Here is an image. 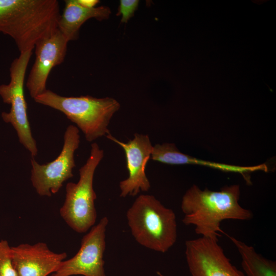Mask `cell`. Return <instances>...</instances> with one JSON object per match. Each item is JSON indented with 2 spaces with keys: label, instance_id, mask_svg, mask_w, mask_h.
I'll return each instance as SVG.
<instances>
[{
  "label": "cell",
  "instance_id": "6da1fadb",
  "mask_svg": "<svg viewBox=\"0 0 276 276\" xmlns=\"http://www.w3.org/2000/svg\"><path fill=\"white\" fill-rule=\"evenodd\" d=\"M240 195L237 185L225 186L217 191L201 190L194 185L182 198V221L194 226L195 233L201 237L218 238L222 221L249 220L253 217L251 211L240 205Z\"/></svg>",
  "mask_w": 276,
  "mask_h": 276
},
{
  "label": "cell",
  "instance_id": "7a4b0ae2",
  "mask_svg": "<svg viewBox=\"0 0 276 276\" xmlns=\"http://www.w3.org/2000/svg\"><path fill=\"white\" fill-rule=\"evenodd\" d=\"M57 0H0V33L11 37L20 53L33 50L58 29Z\"/></svg>",
  "mask_w": 276,
  "mask_h": 276
},
{
  "label": "cell",
  "instance_id": "3957f363",
  "mask_svg": "<svg viewBox=\"0 0 276 276\" xmlns=\"http://www.w3.org/2000/svg\"><path fill=\"white\" fill-rule=\"evenodd\" d=\"M126 217L133 237L145 247L165 253L176 241L175 214L153 195H139L127 210Z\"/></svg>",
  "mask_w": 276,
  "mask_h": 276
},
{
  "label": "cell",
  "instance_id": "277c9868",
  "mask_svg": "<svg viewBox=\"0 0 276 276\" xmlns=\"http://www.w3.org/2000/svg\"><path fill=\"white\" fill-rule=\"evenodd\" d=\"M34 100L64 113L82 131L88 142L110 133L108 126L110 120L120 108L119 102L112 98L65 97L48 89Z\"/></svg>",
  "mask_w": 276,
  "mask_h": 276
},
{
  "label": "cell",
  "instance_id": "5b68a950",
  "mask_svg": "<svg viewBox=\"0 0 276 276\" xmlns=\"http://www.w3.org/2000/svg\"><path fill=\"white\" fill-rule=\"evenodd\" d=\"M104 156V151L94 143L89 156L79 170L77 182H70L65 187V198L59 210L60 216L73 230L78 233H86L97 219L95 201L97 195L93 188L95 172Z\"/></svg>",
  "mask_w": 276,
  "mask_h": 276
},
{
  "label": "cell",
  "instance_id": "8992f818",
  "mask_svg": "<svg viewBox=\"0 0 276 276\" xmlns=\"http://www.w3.org/2000/svg\"><path fill=\"white\" fill-rule=\"evenodd\" d=\"M32 55V50H28L13 60L10 67V81L0 85V96L5 103L11 106L9 112H2V119L11 124L19 142L34 157L38 149L31 130L24 90L26 70Z\"/></svg>",
  "mask_w": 276,
  "mask_h": 276
},
{
  "label": "cell",
  "instance_id": "52a82bcc",
  "mask_svg": "<svg viewBox=\"0 0 276 276\" xmlns=\"http://www.w3.org/2000/svg\"><path fill=\"white\" fill-rule=\"evenodd\" d=\"M63 137L61 151L54 160L40 165L33 157L31 159V181L39 196L51 197L56 194L63 183L74 176L73 169L76 167L74 153L80 144L79 129L69 125Z\"/></svg>",
  "mask_w": 276,
  "mask_h": 276
},
{
  "label": "cell",
  "instance_id": "ba28073f",
  "mask_svg": "<svg viewBox=\"0 0 276 276\" xmlns=\"http://www.w3.org/2000/svg\"><path fill=\"white\" fill-rule=\"evenodd\" d=\"M108 223L103 217L81 240L76 255L64 260L51 276H106L103 256L106 247V231Z\"/></svg>",
  "mask_w": 276,
  "mask_h": 276
},
{
  "label": "cell",
  "instance_id": "9c48e42d",
  "mask_svg": "<svg viewBox=\"0 0 276 276\" xmlns=\"http://www.w3.org/2000/svg\"><path fill=\"white\" fill-rule=\"evenodd\" d=\"M185 256L192 276H245L226 256L218 238L187 240Z\"/></svg>",
  "mask_w": 276,
  "mask_h": 276
},
{
  "label": "cell",
  "instance_id": "30bf717a",
  "mask_svg": "<svg viewBox=\"0 0 276 276\" xmlns=\"http://www.w3.org/2000/svg\"><path fill=\"white\" fill-rule=\"evenodd\" d=\"M106 137L120 145L125 154L129 176L120 182V196H134L140 191H148L151 186L145 170L153 149L149 136L135 133L133 139L127 143L120 141L110 133Z\"/></svg>",
  "mask_w": 276,
  "mask_h": 276
},
{
  "label": "cell",
  "instance_id": "8fae6325",
  "mask_svg": "<svg viewBox=\"0 0 276 276\" xmlns=\"http://www.w3.org/2000/svg\"><path fill=\"white\" fill-rule=\"evenodd\" d=\"M68 41L58 30L39 41L35 45V60L28 75L26 86L30 96L35 98L47 89L50 72L64 60Z\"/></svg>",
  "mask_w": 276,
  "mask_h": 276
},
{
  "label": "cell",
  "instance_id": "7c38bea8",
  "mask_svg": "<svg viewBox=\"0 0 276 276\" xmlns=\"http://www.w3.org/2000/svg\"><path fill=\"white\" fill-rule=\"evenodd\" d=\"M14 266L18 276H48L55 272L67 257L65 252H55L39 242L11 247Z\"/></svg>",
  "mask_w": 276,
  "mask_h": 276
},
{
  "label": "cell",
  "instance_id": "4fadbf2b",
  "mask_svg": "<svg viewBox=\"0 0 276 276\" xmlns=\"http://www.w3.org/2000/svg\"><path fill=\"white\" fill-rule=\"evenodd\" d=\"M152 160L169 165H199L224 172L241 174L246 181L248 173L256 171H268L267 166L262 164L254 166H240L202 160L183 153L173 143H165L153 146L151 155Z\"/></svg>",
  "mask_w": 276,
  "mask_h": 276
},
{
  "label": "cell",
  "instance_id": "5bb4252c",
  "mask_svg": "<svg viewBox=\"0 0 276 276\" xmlns=\"http://www.w3.org/2000/svg\"><path fill=\"white\" fill-rule=\"evenodd\" d=\"M110 14L111 10L107 6L87 8L79 5L77 0H66L58 29L68 42L75 40L78 39L80 29L86 20L92 18L99 21L107 19Z\"/></svg>",
  "mask_w": 276,
  "mask_h": 276
},
{
  "label": "cell",
  "instance_id": "9a60e30c",
  "mask_svg": "<svg viewBox=\"0 0 276 276\" xmlns=\"http://www.w3.org/2000/svg\"><path fill=\"white\" fill-rule=\"evenodd\" d=\"M241 256L245 276H276V263L258 254L252 246L233 237H229Z\"/></svg>",
  "mask_w": 276,
  "mask_h": 276
},
{
  "label": "cell",
  "instance_id": "2e32d148",
  "mask_svg": "<svg viewBox=\"0 0 276 276\" xmlns=\"http://www.w3.org/2000/svg\"><path fill=\"white\" fill-rule=\"evenodd\" d=\"M11 247L7 240L0 239V276H18L12 261Z\"/></svg>",
  "mask_w": 276,
  "mask_h": 276
},
{
  "label": "cell",
  "instance_id": "e0dca14e",
  "mask_svg": "<svg viewBox=\"0 0 276 276\" xmlns=\"http://www.w3.org/2000/svg\"><path fill=\"white\" fill-rule=\"evenodd\" d=\"M139 1L137 0H121L117 15L122 16L121 22L127 23L132 17L137 9Z\"/></svg>",
  "mask_w": 276,
  "mask_h": 276
},
{
  "label": "cell",
  "instance_id": "ac0fdd59",
  "mask_svg": "<svg viewBox=\"0 0 276 276\" xmlns=\"http://www.w3.org/2000/svg\"><path fill=\"white\" fill-rule=\"evenodd\" d=\"M78 3L81 6L87 8L96 7L100 1L98 0H77Z\"/></svg>",
  "mask_w": 276,
  "mask_h": 276
}]
</instances>
